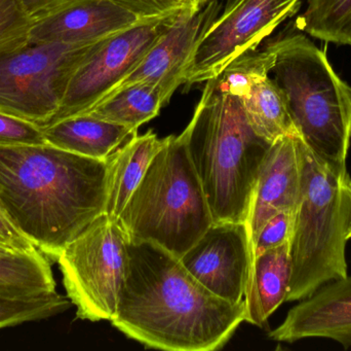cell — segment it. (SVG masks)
<instances>
[{"instance_id": "cell-3", "label": "cell", "mask_w": 351, "mask_h": 351, "mask_svg": "<svg viewBox=\"0 0 351 351\" xmlns=\"http://www.w3.org/2000/svg\"><path fill=\"white\" fill-rule=\"evenodd\" d=\"M184 130L214 223H245L252 193L271 144L247 122L241 98L206 80Z\"/></svg>"}, {"instance_id": "cell-26", "label": "cell", "mask_w": 351, "mask_h": 351, "mask_svg": "<svg viewBox=\"0 0 351 351\" xmlns=\"http://www.w3.org/2000/svg\"><path fill=\"white\" fill-rule=\"evenodd\" d=\"M129 10L140 20L165 18L175 14L191 12L199 8L202 0H110Z\"/></svg>"}, {"instance_id": "cell-2", "label": "cell", "mask_w": 351, "mask_h": 351, "mask_svg": "<svg viewBox=\"0 0 351 351\" xmlns=\"http://www.w3.org/2000/svg\"><path fill=\"white\" fill-rule=\"evenodd\" d=\"M110 157L49 144L0 146V206L49 261L106 210Z\"/></svg>"}, {"instance_id": "cell-33", "label": "cell", "mask_w": 351, "mask_h": 351, "mask_svg": "<svg viewBox=\"0 0 351 351\" xmlns=\"http://www.w3.org/2000/svg\"><path fill=\"white\" fill-rule=\"evenodd\" d=\"M350 194H351V179H350ZM348 240H351V229H350V235H348Z\"/></svg>"}, {"instance_id": "cell-8", "label": "cell", "mask_w": 351, "mask_h": 351, "mask_svg": "<svg viewBox=\"0 0 351 351\" xmlns=\"http://www.w3.org/2000/svg\"><path fill=\"white\" fill-rule=\"evenodd\" d=\"M108 38L88 43H30L0 57V113L43 127L51 123L76 68Z\"/></svg>"}, {"instance_id": "cell-17", "label": "cell", "mask_w": 351, "mask_h": 351, "mask_svg": "<svg viewBox=\"0 0 351 351\" xmlns=\"http://www.w3.org/2000/svg\"><path fill=\"white\" fill-rule=\"evenodd\" d=\"M45 144L80 156L106 160L138 130L80 113L43 126Z\"/></svg>"}, {"instance_id": "cell-34", "label": "cell", "mask_w": 351, "mask_h": 351, "mask_svg": "<svg viewBox=\"0 0 351 351\" xmlns=\"http://www.w3.org/2000/svg\"><path fill=\"white\" fill-rule=\"evenodd\" d=\"M208 1H210V0H202V4L208 3Z\"/></svg>"}, {"instance_id": "cell-21", "label": "cell", "mask_w": 351, "mask_h": 351, "mask_svg": "<svg viewBox=\"0 0 351 351\" xmlns=\"http://www.w3.org/2000/svg\"><path fill=\"white\" fill-rule=\"evenodd\" d=\"M0 292L14 295L56 292L51 262L40 251L0 255Z\"/></svg>"}, {"instance_id": "cell-10", "label": "cell", "mask_w": 351, "mask_h": 351, "mask_svg": "<svg viewBox=\"0 0 351 351\" xmlns=\"http://www.w3.org/2000/svg\"><path fill=\"white\" fill-rule=\"evenodd\" d=\"M302 0H241L230 12L218 16L194 51L185 70L188 86L216 78L245 52L259 47Z\"/></svg>"}, {"instance_id": "cell-15", "label": "cell", "mask_w": 351, "mask_h": 351, "mask_svg": "<svg viewBox=\"0 0 351 351\" xmlns=\"http://www.w3.org/2000/svg\"><path fill=\"white\" fill-rule=\"evenodd\" d=\"M140 21L110 0H78L37 22L30 43H93L113 36Z\"/></svg>"}, {"instance_id": "cell-4", "label": "cell", "mask_w": 351, "mask_h": 351, "mask_svg": "<svg viewBox=\"0 0 351 351\" xmlns=\"http://www.w3.org/2000/svg\"><path fill=\"white\" fill-rule=\"evenodd\" d=\"M302 193L290 240V291L287 302H299L319 288L348 275L346 245L351 229L348 167L317 157L300 136Z\"/></svg>"}, {"instance_id": "cell-20", "label": "cell", "mask_w": 351, "mask_h": 351, "mask_svg": "<svg viewBox=\"0 0 351 351\" xmlns=\"http://www.w3.org/2000/svg\"><path fill=\"white\" fill-rule=\"evenodd\" d=\"M165 105L158 89L149 84H135L109 94L84 113L138 130L140 126L158 117Z\"/></svg>"}, {"instance_id": "cell-9", "label": "cell", "mask_w": 351, "mask_h": 351, "mask_svg": "<svg viewBox=\"0 0 351 351\" xmlns=\"http://www.w3.org/2000/svg\"><path fill=\"white\" fill-rule=\"evenodd\" d=\"M182 14L142 20L106 39L72 74L59 111L51 123L86 113L100 102L140 63Z\"/></svg>"}, {"instance_id": "cell-7", "label": "cell", "mask_w": 351, "mask_h": 351, "mask_svg": "<svg viewBox=\"0 0 351 351\" xmlns=\"http://www.w3.org/2000/svg\"><path fill=\"white\" fill-rule=\"evenodd\" d=\"M130 238L119 220L99 216L58 257L67 298L82 321H112L127 274Z\"/></svg>"}, {"instance_id": "cell-29", "label": "cell", "mask_w": 351, "mask_h": 351, "mask_svg": "<svg viewBox=\"0 0 351 351\" xmlns=\"http://www.w3.org/2000/svg\"><path fill=\"white\" fill-rule=\"evenodd\" d=\"M0 242L5 243L22 253H31L39 251L32 242L29 241L12 224L1 206H0Z\"/></svg>"}, {"instance_id": "cell-13", "label": "cell", "mask_w": 351, "mask_h": 351, "mask_svg": "<svg viewBox=\"0 0 351 351\" xmlns=\"http://www.w3.org/2000/svg\"><path fill=\"white\" fill-rule=\"evenodd\" d=\"M302 177L299 135L278 138L266 154L250 201L245 225L252 257L256 237L266 222L282 210H296L302 193Z\"/></svg>"}, {"instance_id": "cell-12", "label": "cell", "mask_w": 351, "mask_h": 351, "mask_svg": "<svg viewBox=\"0 0 351 351\" xmlns=\"http://www.w3.org/2000/svg\"><path fill=\"white\" fill-rule=\"evenodd\" d=\"M221 10L222 1L210 0L194 12L180 16L147 55L109 94L131 84H146L158 89L168 104L176 90L185 82L184 74L188 63Z\"/></svg>"}, {"instance_id": "cell-6", "label": "cell", "mask_w": 351, "mask_h": 351, "mask_svg": "<svg viewBox=\"0 0 351 351\" xmlns=\"http://www.w3.org/2000/svg\"><path fill=\"white\" fill-rule=\"evenodd\" d=\"M272 73L285 91L297 131L326 162L346 167L351 144V87L327 55L300 32L272 41Z\"/></svg>"}, {"instance_id": "cell-16", "label": "cell", "mask_w": 351, "mask_h": 351, "mask_svg": "<svg viewBox=\"0 0 351 351\" xmlns=\"http://www.w3.org/2000/svg\"><path fill=\"white\" fill-rule=\"evenodd\" d=\"M291 275L290 242L256 256L245 290V321L263 328L272 313L287 302Z\"/></svg>"}, {"instance_id": "cell-14", "label": "cell", "mask_w": 351, "mask_h": 351, "mask_svg": "<svg viewBox=\"0 0 351 351\" xmlns=\"http://www.w3.org/2000/svg\"><path fill=\"white\" fill-rule=\"evenodd\" d=\"M269 338L285 343L324 338L351 348V276L328 282L299 301Z\"/></svg>"}, {"instance_id": "cell-31", "label": "cell", "mask_w": 351, "mask_h": 351, "mask_svg": "<svg viewBox=\"0 0 351 351\" xmlns=\"http://www.w3.org/2000/svg\"><path fill=\"white\" fill-rule=\"evenodd\" d=\"M241 0H222V10H221L219 16H225V14L230 12Z\"/></svg>"}, {"instance_id": "cell-1", "label": "cell", "mask_w": 351, "mask_h": 351, "mask_svg": "<svg viewBox=\"0 0 351 351\" xmlns=\"http://www.w3.org/2000/svg\"><path fill=\"white\" fill-rule=\"evenodd\" d=\"M127 274L111 324L130 339L167 351H214L245 319V303L204 288L180 258L150 241L128 245Z\"/></svg>"}, {"instance_id": "cell-25", "label": "cell", "mask_w": 351, "mask_h": 351, "mask_svg": "<svg viewBox=\"0 0 351 351\" xmlns=\"http://www.w3.org/2000/svg\"><path fill=\"white\" fill-rule=\"evenodd\" d=\"M34 25L23 0H0V57L29 45Z\"/></svg>"}, {"instance_id": "cell-22", "label": "cell", "mask_w": 351, "mask_h": 351, "mask_svg": "<svg viewBox=\"0 0 351 351\" xmlns=\"http://www.w3.org/2000/svg\"><path fill=\"white\" fill-rule=\"evenodd\" d=\"M301 30L336 45H351V0H308Z\"/></svg>"}, {"instance_id": "cell-27", "label": "cell", "mask_w": 351, "mask_h": 351, "mask_svg": "<svg viewBox=\"0 0 351 351\" xmlns=\"http://www.w3.org/2000/svg\"><path fill=\"white\" fill-rule=\"evenodd\" d=\"M295 212L296 210H282L266 222L254 242V259L256 256L268 249L290 242L294 227Z\"/></svg>"}, {"instance_id": "cell-19", "label": "cell", "mask_w": 351, "mask_h": 351, "mask_svg": "<svg viewBox=\"0 0 351 351\" xmlns=\"http://www.w3.org/2000/svg\"><path fill=\"white\" fill-rule=\"evenodd\" d=\"M252 129L269 144L286 135H299L285 91L269 76L257 80L241 98Z\"/></svg>"}, {"instance_id": "cell-5", "label": "cell", "mask_w": 351, "mask_h": 351, "mask_svg": "<svg viewBox=\"0 0 351 351\" xmlns=\"http://www.w3.org/2000/svg\"><path fill=\"white\" fill-rule=\"evenodd\" d=\"M131 240L181 258L214 223L185 134L166 137L119 218Z\"/></svg>"}, {"instance_id": "cell-23", "label": "cell", "mask_w": 351, "mask_h": 351, "mask_svg": "<svg viewBox=\"0 0 351 351\" xmlns=\"http://www.w3.org/2000/svg\"><path fill=\"white\" fill-rule=\"evenodd\" d=\"M71 304L57 291L38 295L0 292V330L49 319L67 310Z\"/></svg>"}, {"instance_id": "cell-11", "label": "cell", "mask_w": 351, "mask_h": 351, "mask_svg": "<svg viewBox=\"0 0 351 351\" xmlns=\"http://www.w3.org/2000/svg\"><path fill=\"white\" fill-rule=\"evenodd\" d=\"M180 261L219 298L231 303L243 302L253 262L247 225L213 223Z\"/></svg>"}, {"instance_id": "cell-18", "label": "cell", "mask_w": 351, "mask_h": 351, "mask_svg": "<svg viewBox=\"0 0 351 351\" xmlns=\"http://www.w3.org/2000/svg\"><path fill=\"white\" fill-rule=\"evenodd\" d=\"M165 141L166 138L160 139L154 131L136 133L111 155L105 210L111 218L119 220Z\"/></svg>"}, {"instance_id": "cell-24", "label": "cell", "mask_w": 351, "mask_h": 351, "mask_svg": "<svg viewBox=\"0 0 351 351\" xmlns=\"http://www.w3.org/2000/svg\"><path fill=\"white\" fill-rule=\"evenodd\" d=\"M276 47L270 41L262 49L245 52L233 60L216 78H213L222 90L243 98L257 80L269 76L276 62Z\"/></svg>"}, {"instance_id": "cell-32", "label": "cell", "mask_w": 351, "mask_h": 351, "mask_svg": "<svg viewBox=\"0 0 351 351\" xmlns=\"http://www.w3.org/2000/svg\"><path fill=\"white\" fill-rule=\"evenodd\" d=\"M22 253V251H16L14 247L5 245V243L0 242V255H12V253Z\"/></svg>"}, {"instance_id": "cell-28", "label": "cell", "mask_w": 351, "mask_h": 351, "mask_svg": "<svg viewBox=\"0 0 351 351\" xmlns=\"http://www.w3.org/2000/svg\"><path fill=\"white\" fill-rule=\"evenodd\" d=\"M43 144V126L0 113V146Z\"/></svg>"}, {"instance_id": "cell-30", "label": "cell", "mask_w": 351, "mask_h": 351, "mask_svg": "<svg viewBox=\"0 0 351 351\" xmlns=\"http://www.w3.org/2000/svg\"><path fill=\"white\" fill-rule=\"evenodd\" d=\"M29 16L35 24L49 18L51 14L75 3L78 0H23Z\"/></svg>"}]
</instances>
